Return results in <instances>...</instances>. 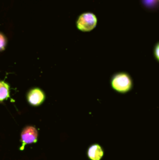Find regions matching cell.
<instances>
[{
	"mask_svg": "<svg viewBox=\"0 0 159 160\" xmlns=\"http://www.w3.org/2000/svg\"><path fill=\"white\" fill-rule=\"evenodd\" d=\"M27 100L32 106H39L45 100V95L38 88H34L30 91L27 95Z\"/></svg>",
	"mask_w": 159,
	"mask_h": 160,
	"instance_id": "obj_4",
	"label": "cell"
},
{
	"mask_svg": "<svg viewBox=\"0 0 159 160\" xmlns=\"http://www.w3.org/2000/svg\"><path fill=\"white\" fill-rule=\"evenodd\" d=\"M155 56L156 58L159 60V43L157 44V46H156L155 48Z\"/></svg>",
	"mask_w": 159,
	"mask_h": 160,
	"instance_id": "obj_8",
	"label": "cell"
},
{
	"mask_svg": "<svg viewBox=\"0 0 159 160\" xmlns=\"http://www.w3.org/2000/svg\"><path fill=\"white\" fill-rule=\"evenodd\" d=\"M77 28L82 31H92L97 24V18L94 14L91 12L83 13L78 18Z\"/></svg>",
	"mask_w": 159,
	"mask_h": 160,
	"instance_id": "obj_1",
	"label": "cell"
},
{
	"mask_svg": "<svg viewBox=\"0 0 159 160\" xmlns=\"http://www.w3.org/2000/svg\"><path fill=\"white\" fill-rule=\"evenodd\" d=\"M112 85L115 90L119 92H126L131 88L132 82L126 73H119L115 75L112 81Z\"/></svg>",
	"mask_w": 159,
	"mask_h": 160,
	"instance_id": "obj_2",
	"label": "cell"
},
{
	"mask_svg": "<svg viewBox=\"0 0 159 160\" xmlns=\"http://www.w3.org/2000/svg\"><path fill=\"white\" fill-rule=\"evenodd\" d=\"M9 97V86L6 83L0 81V102Z\"/></svg>",
	"mask_w": 159,
	"mask_h": 160,
	"instance_id": "obj_6",
	"label": "cell"
},
{
	"mask_svg": "<svg viewBox=\"0 0 159 160\" xmlns=\"http://www.w3.org/2000/svg\"><path fill=\"white\" fill-rule=\"evenodd\" d=\"M37 140V131L33 127H26L23 130L21 133L22 147L20 150L24 148L25 145L35 143Z\"/></svg>",
	"mask_w": 159,
	"mask_h": 160,
	"instance_id": "obj_3",
	"label": "cell"
},
{
	"mask_svg": "<svg viewBox=\"0 0 159 160\" xmlns=\"http://www.w3.org/2000/svg\"><path fill=\"white\" fill-rule=\"evenodd\" d=\"M89 159L91 160H100L102 158L104 152H103L102 148H101L99 145H94L90 146L88 149Z\"/></svg>",
	"mask_w": 159,
	"mask_h": 160,
	"instance_id": "obj_5",
	"label": "cell"
},
{
	"mask_svg": "<svg viewBox=\"0 0 159 160\" xmlns=\"http://www.w3.org/2000/svg\"><path fill=\"white\" fill-rule=\"evenodd\" d=\"M6 38H5L4 35L0 34V51L4 49L5 47H6Z\"/></svg>",
	"mask_w": 159,
	"mask_h": 160,
	"instance_id": "obj_7",
	"label": "cell"
}]
</instances>
